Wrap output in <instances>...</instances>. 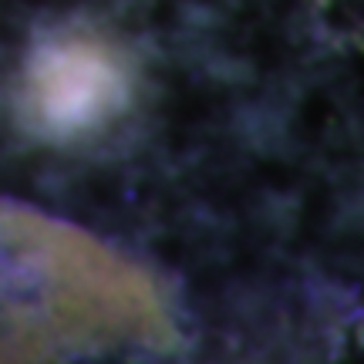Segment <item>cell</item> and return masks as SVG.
<instances>
[{"label":"cell","mask_w":364,"mask_h":364,"mask_svg":"<svg viewBox=\"0 0 364 364\" xmlns=\"http://www.w3.org/2000/svg\"><path fill=\"white\" fill-rule=\"evenodd\" d=\"M179 348L159 284L78 226L0 199V361Z\"/></svg>","instance_id":"obj_1"},{"label":"cell","mask_w":364,"mask_h":364,"mask_svg":"<svg viewBox=\"0 0 364 364\" xmlns=\"http://www.w3.org/2000/svg\"><path fill=\"white\" fill-rule=\"evenodd\" d=\"M129 102V54L88 31H65L48 38L34 48L24 68V115L38 135L54 142L98 132L122 115Z\"/></svg>","instance_id":"obj_2"}]
</instances>
